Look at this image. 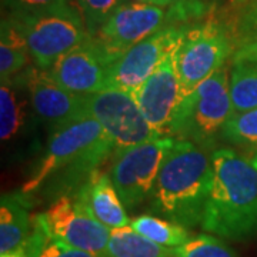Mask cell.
I'll return each mask as SVG.
<instances>
[{
    "label": "cell",
    "instance_id": "6da1fadb",
    "mask_svg": "<svg viewBox=\"0 0 257 257\" xmlns=\"http://www.w3.org/2000/svg\"><path fill=\"white\" fill-rule=\"evenodd\" d=\"M213 180L202 229L223 240L246 241L257 236V166L229 147L214 149Z\"/></svg>",
    "mask_w": 257,
    "mask_h": 257
},
{
    "label": "cell",
    "instance_id": "7a4b0ae2",
    "mask_svg": "<svg viewBox=\"0 0 257 257\" xmlns=\"http://www.w3.org/2000/svg\"><path fill=\"white\" fill-rule=\"evenodd\" d=\"M213 152L176 139L150 196V211L184 227L202 226L213 180Z\"/></svg>",
    "mask_w": 257,
    "mask_h": 257
},
{
    "label": "cell",
    "instance_id": "3957f363",
    "mask_svg": "<svg viewBox=\"0 0 257 257\" xmlns=\"http://www.w3.org/2000/svg\"><path fill=\"white\" fill-rule=\"evenodd\" d=\"M113 153L114 145L99 121L90 116L74 120L50 133L45 155L22 192H36L46 182L62 175L64 184L80 187Z\"/></svg>",
    "mask_w": 257,
    "mask_h": 257
},
{
    "label": "cell",
    "instance_id": "277c9868",
    "mask_svg": "<svg viewBox=\"0 0 257 257\" xmlns=\"http://www.w3.org/2000/svg\"><path fill=\"white\" fill-rule=\"evenodd\" d=\"M229 83L227 69L221 67L183 97L170 120L167 136L189 140L211 152L234 111Z\"/></svg>",
    "mask_w": 257,
    "mask_h": 257
},
{
    "label": "cell",
    "instance_id": "5b68a950",
    "mask_svg": "<svg viewBox=\"0 0 257 257\" xmlns=\"http://www.w3.org/2000/svg\"><path fill=\"white\" fill-rule=\"evenodd\" d=\"M15 18L23 29L33 62L43 70H49L62 56L90 36L80 10L74 6Z\"/></svg>",
    "mask_w": 257,
    "mask_h": 257
},
{
    "label": "cell",
    "instance_id": "8992f818",
    "mask_svg": "<svg viewBox=\"0 0 257 257\" xmlns=\"http://www.w3.org/2000/svg\"><path fill=\"white\" fill-rule=\"evenodd\" d=\"M175 140L170 136L152 139L111 157L109 175L127 210L150 200L157 176Z\"/></svg>",
    "mask_w": 257,
    "mask_h": 257
},
{
    "label": "cell",
    "instance_id": "52a82bcc",
    "mask_svg": "<svg viewBox=\"0 0 257 257\" xmlns=\"http://www.w3.org/2000/svg\"><path fill=\"white\" fill-rule=\"evenodd\" d=\"M86 111L99 121L114 145V155L162 135L147 121L135 96L130 92L107 87L84 96ZM111 156V157H113Z\"/></svg>",
    "mask_w": 257,
    "mask_h": 257
},
{
    "label": "cell",
    "instance_id": "ba28073f",
    "mask_svg": "<svg viewBox=\"0 0 257 257\" xmlns=\"http://www.w3.org/2000/svg\"><path fill=\"white\" fill-rule=\"evenodd\" d=\"M234 49L229 35L216 22L186 28L177 52V72L182 84V99L211 74L219 72Z\"/></svg>",
    "mask_w": 257,
    "mask_h": 257
},
{
    "label": "cell",
    "instance_id": "9c48e42d",
    "mask_svg": "<svg viewBox=\"0 0 257 257\" xmlns=\"http://www.w3.org/2000/svg\"><path fill=\"white\" fill-rule=\"evenodd\" d=\"M177 20L175 10L169 6L149 3H123L93 36L113 64L120 56L139 42Z\"/></svg>",
    "mask_w": 257,
    "mask_h": 257
},
{
    "label": "cell",
    "instance_id": "30bf717a",
    "mask_svg": "<svg viewBox=\"0 0 257 257\" xmlns=\"http://www.w3.org/2000/svg\"><path fill=\"white\" fill-rule=\"evenodd\" d=\"M42 214L47 230L62 243L94 257H109L110 229L96 220L74 194L60 196Z\"/></svg>",
    "mask_w": 257,
    "mask_h": 257
},
{
    "label": "cell",
    "instance_id": "8fae6325",
    "mask_svg": "<svg viewBox=\"0 0 257 257\" xmlns=\"http://www.w3.org/2000/svg\"><path fill=\"white\" fill-rule=\"evenodd\" d=\"M30 94L36 117L45 123L50 133L74 120L89 116L84 96L69 92L56 82L47 70L36 64H29L22 72Z\"/></svg>",
    "mask_w": 257,
    "mask_h": 257
},
{
    "label": "cell",
    "instance_id": "7c38bea8",
    "mask_svg": "<svg viewBox=\"0 0 257 257\" xmlns=\"http://www.w3.org/2000/svg\"><path fill=\"white\" fill-rule=\"evenodd\" d=\"M182 39L167 50L155 72L133 93L147 121L162 136H167L170 120L182 100V84L177 72V52Z\"/></svg>",
    "mask_w": 257,
    "mask_h": 257
},
{
    "label": "cell",
    "instance_id": "4fadbf2b",
    "mask_svg": "<svg viewBox=\"0 0 257 257\" xmlns=\"http://www.w3.org/2000/svg\"><path fill=\"white\" fill-rule=\"evenodd\" d=\"M186 32V28L167 26L132 46L107 70L106 89L114 87L132 94L155 72L167 50Z\"/></svg>",
    "mask_w": 257,
    "mask_h": 257
},
{
    "label": "cell",
    "instance_id": "5bb4252c",
    "mask_svg": "<svg viewBox=\"0 0 257 257\" xmlns=\"http://www.w3.org/2000/svg\"><path fill=\"white\" fill-rule=\"evenodd\" d=\"M110 60L99 42L87 36L63 55L47 72L69 92L87 96L106 89Z\"/></svg>",
    "mask_w": 257,
    "mask_h": 257
},
{
    "label": "cell",
    "instance_id": "9a60e30c",
    "mask_svg": "<svg viewBox=\"0 0 257 257\" xmlns=\"http://www.w3.org/2000/svg\"><path fill=\"white\" fill-rule=\"evenodd\" d=\"M96 220L107 229H120L130 226L127 209L120 199L119 193L111 182L109 172L97 170L94 175L74 192Z\"/></svg>",
    "mask_w": 257,
    "mask_h": 257
},
{
    "label": "cell",
    "instance_id": "2e32d148",
    "mask_svg": "<svg viewBox=\"0 0 257 257\" xmlns=\"http://www.w3.org/2000/svg\"><path fill=\"white\" fill-rule=\"evenodd\" d=\"M0 83V138L6 143L20 136L35 110L22 73Z\"/></svg>",
    "mask_w": 257,
    "mask_h": 257
},
{
    "label": "cell",
    "instance_id": "e0dca14e",
    "mask_svg": "<svg viewBox=\"0 0 257 257\" xmlns=\"http://www.w3.org/2000/svg\"><path fill=\"white\" fill-rule=\"evenodd\" d=\"M22 194L8 193L0 202V254L26 247L33 216L29 211V202Z\"/></svg>",
    "mask_w": 257,
    "mask_h": 257
},
{
    "label": "cell",
    "instance_id": "ac0fdd59",
    "mask_svg": "<svg viewBox=\"0 0 257 257\" xmlns=\"http://www.w3.org/2000/svg\"><path fill=\"white\" fill-rule=\"evenodd\" d=\"M30 50L19 20L8 13L0 26V80L22 73L29 64Z\"/></svg>",
    "mask_w": 257,
    "mask_h": 257
},
{
    "label": "cell",
    "instance_id": "d6986e66",
    "mask_svg": "<svg viewBox=\"0 0 257 257\" xmlns=\"http://www.w3.org/2000/svg\"><path fill=\"white\" fill-rule=\"evenodd\" d=\"M109 257H175L173 248L163 247L142 236L130 226L110 230Z\"/></svg>",
    "mask_w": 257,
    "mask_h": 257
},
{
    "label": "cell",
    "instance_id": "ffe728a7",
    "mask_svg": "<svg viewBox=\"0 0 257 257\" xmlns=\"http://www.w3.org/2000/svg\"><path fill=\"white\" fill-rule=\"evenodd\" d=\"M130 227L163 247L175 248L192 237L187 227L156 214H142L130 221Z\"/></svg>",
    "mask_w": 257,
    "mask_h": 257
},
{
    "label": "cell",
    "instance_id": "44dd1931",
    "mask_svg": "<svg viewBox=\"0 0 257 257\" xmlns=\"http://www.w3.org/2000/svg\"><path fill=\"white\" fill-rule=\"evenodd\" d=\"M230 97L234 111L257 107V62H234L230 72Z\"/></svg>",
    "mask_w": 257,
    "mask_h": 257
},
{
    "label": "cell",
    "instance_id": "7402d4cb",
    "mask_svg": "<svg viewBox=\"0 0 257 257\" xmlns=\"http://www.w3.org/2000/svg\"><path fill=\"white\" fill-rule=\"evenodd\" d=\"M28 257H94L87 251L73 248L57 240L47 230L43 214L33 216L32 233L26 244Z\"/></svg>",
    "mask_w": 257,
    "mask_h": 257
},
{
    "label": "cell",
    "instance_id": "603a6c76",
    "mask_svg": "<svg viewBox=\"0 0 257 257\" xmlns=\"http://www.w3.org/2000/svg\"><path fill=\"white\" fill-rule=\"evenodd\" d=\"M221 139L234 146L257 149V107L244 111H233L224 124Z\"/></svg>",
    "mask_w": 257,
    "mask_h": 257
},
{
    "label": "cell",
    "instance_id": "cb8c5ba5",
    "mask_svg": "<svg viewBox=\"0 0 257 257\" xmlns=\"http://www.w3.org/2000/svg\"><path fill=\"white\" fill-rule=\"evenodd\" d=\"M175 257H239L226 240L214 234H196L184 244L173 248Z\"/></svg>",
    "mask_w": 257,
    "mask_h": 257
},
{
    "label": "cell",
    "instance_id": "d4e9b609",
    "mask_svg": "<svg viewBox=\"0 0 257 257\" xmlns=\"http://www.w3.org/2000/svg\"><path fill=\"white\" fill-rule=\"evenodd\" d=\"M126 3L124 0H77L87 33L96 36L100 28L110 18L111 13Z\"/></svg>",
    "mask_w": 257,
    "mask_h": 257
},
{
    "label": "cell",
    "instance_id": "484cf974",
    "mask_svg": "<svg viewBox=\"0 0 257 257\" xmlns=\"http://www.w3.org/2000/svg\"><path fill=\"white\" fill-rule=\"evenodd\" d=\"M2 3L13 16H29L73 6V0H2Z\"/></svg>",
    "mask_w": 257,
    "mask_h": 257
},
{
    "label": "cell",
    "instance_id": "4316f807",
    "mask_svg": "<svg viewBox=\"0 0 257 257\" xmlns=\"http://www.w3.org/2000/svg\"><path fill=\"white\" fill-rule=\"evenodd\" d=\"M234 62H257V35L246 39L231 56Z\"/></svg>",
    "mask_w": 257,
    "mask_h": 257
},
{
    "label": "cell",
    "instance_id": "83f0119b",
    "mask_svg": "<svg viewBox=\"0 0 257 257\" xmlns=\"http://www.w3.org/2000/svg\"><path fill=\"white\" fill-rule=\"evenodd\" d=\"M167 6L175 10L177 19L189 18L190 13L197 9V0H166Z\"/></svg>",
    "mask_w": 257,
    "mask_h": 257
},
{
    "label": "cell",
    "instance_id": "f1b7e54d",
    "mask_svg": "<svg viewBox=\"0 0 257 257\" xmlns=\"http://www.w3.org/2000/svg\"><path fill=\"white\" fill-rule=\"evenodd\" d=\"M126 3H149V5H159V6H167L166 0H124ZM170 8V6H169Z\"/></svg>",
    "mask_w": 257,
    "mask_h": 257
},
{
    "label": "cell",
    "instance_id": "f546056e",
    "mask_svg": "<svg viewBox=\"0 0 257 257\" xmlns=\"http://www.w3.org/2000/svg\"><path fill=\"white\" fill-rule=\"evenodd\" d=\"M0 257H28L26 253V247L16 250V251H10V253H5V254H0Z\"/></svg>",
    "mask_w": 257,
    "mask_h": 257
},
{
    "label": "cell",
    "instance_id": "4dcf8cb0",
    "mask_svg": "<svg viewBox=\"0 0 257 257\" xmlns=\"http://www.w3.org/2000/svg\"><path fill=\"white\" fill-rule=\"evenodd\" d=\"M248 0H230V5L234 8V6H243V5H246Z\"/></svg>",
    "mask_w": 257,
    "mask_h": 257
},
{
    "label": "cell",
    "instance_id": "1f68e13d",
    "mask_svg": "<svg viewBox=\"0 0 257 257\" xmlns=\"http://www.w3.org/2000/svg\"><path fill=\"white\" fill-rule=\"evenodd\" d=\"M251 159H253V162H254V163H256V166H257V153L254 155V156L251 157Z\"/></svg>",
    "mask_w": 257,
    "mask_h": 257
}]
</instances>
